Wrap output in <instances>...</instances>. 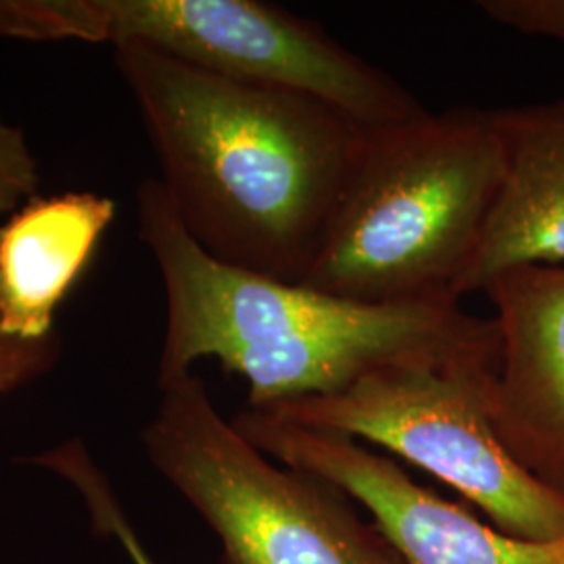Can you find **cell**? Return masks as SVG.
<instances>
[{"label":"cell","instance_id":"obj_8","mask_svg":"<svg viewBox=\"0 0 564 564\" xmlns=\"http://www.w3.org/2000/svg\"><path fill=\"white\" fill-rule=\"evenodd\" d=\"M481 293L500 335L496 433L517 463L564 496V265H514Z\"/></svg>","mask_w":564,"mask_h":564},{"label":"cell","instance_id":"obj_2","mask_svg":"<svg viewBox=\"0 0 564 564\" xmlns=\"http://www.w3.org/2000/svg\"><path fill=\"white\" fill-rule=\"evenodd\" d=\"M139 235L162 274L160 387L214 358L249 384V408L337 395L389 366L500 360L494 318L460 302L362 303L218 262L158 176L137 188Z\"/></svg>","mask_w":564,"mask_h":564},{"label":"cell","instance_id":"obj_7","mask_svg":"<svg viewBox=\"0 0 564 564\" xmlns=\"http://www.w3.org/2000/svg\"><path fill=\"white\" fill-rule=\"evenodd\" d=\"M235 429L276 463L339 487L410 564H564V538L531 542L485 524L410 479L400 464L337 431L312 429L245 408Z\"/></svg>","mask_w":564,"mask_h":564},{"label":"cell","instance_id":"obj_5","mask_svg":"<svg viewBox=\"0 0 564 564\" xmlns=\"http://www.w3.org/2000/svg\"><path fill=\"white\" fill-rule=\"evenodd\" d=\"M160 389L142 447L218 535L223 564H410L339 487L245 440L195 372Z\"/></svg>","mask_w":564,"mask_h":564},{"label":"cell","instance_id":"obj_3","mask_svg":"<svg viewBox=\"0 0 564 564\" xmlns=\"http://www.w3.org/2000/svg\"><path fill=\"white\" fill-rule=\"evenodd\" d=\"M505 178L494 109L372 130L302 284L351 302L456 300Z\"/></svg>","mask_w":564,"mask_h":564},{"label":"cell","instance_id":"obj_11","mask_svg":"<svg viewBox=\"0 0 564 564\" xmlns=\"http://www.w3.org/2000/svg\"><path fill=\"white\" fill-rule=\"evenodd\" d=\"M41 170L20 126L0 113V214H15L39 197Z\"/></svg>","mask_w":564,"mask_h":564},{"label":"cell","instance_id":"obj_12","mask_svg":"<svg viewBox=\"0 0 564 564\" xmlns=\"http://www.w3.org/2000/svg\"><path fill=\"white\" fill-rule=\"evenodd\" d=\"M59 354L57 335L48 339H21L0 328V395L39 381L57 364Z\"/></svg>","mask_w":564,"mask_h":564},{"label":"cell","instance_id":"obj_9","mask_svg":"<svg viewBox=\"0 0 564 564\" xmlns=\"http://www.w3.org/2000/svg\"><path fill=\"white\" fill-rule=\"evenodd\" d=\"M494 113L505 141V184L456 300L481 293L508 268L564 263V102Z\"/></svg>","mask_w":564,"mask_h":564},{"label":"cell","instance_id":"obj_4","mask_svg":"<svg viewBox=\"0 0 564 564\" xmlns=\"http://www.w3.org/2000/svg\"><path fill=\"white\" fill-rule=\"evenodd\" d=\"M0 36L134 42L224 78L323 102L366 130L429 113L323 25L262 0H0Z\"/></svg>","mask_w":564,"mask_h":564},{"label":"cell","instance_id":"obj_13","mask_svg":"<svg viewBox=\"0 0 564 564\" xmlns=\"http://www.w3.org/2000/svg\"><path fill=\"white\" fill-rule=\"evenodd\" d=\"M477 7L514 32L564 42V0H481Z\"/></svg>","mask_w":564,"mask_h":564},{"label":"cell","instance_id":"obj_1","mask_svg":"<svg viewBox=\"0 0 564 564\" xmlns=\"http://www.w3.org/2000/svg\"><path fill=\"white\" fill-rule=\"evenodd\" d=\"M113 61L186 232L218 262L302 282L372 130L134 42Z\"/></svg>","mask_w":564,"mask_h":564},{"label":"cell","instance_id":"obj_10","mask_svg":"<svg viewBox=\"0 0 564 564\" xmlns=\"http://www.w3.org/2000/svg\"><path fill=\"white\" fill-rule=\"evenodd\" d=\"M118 205L99 193L34 197L0 228V328L48 339L55 314L95 258Z\"/></svg>","mask_w":564,"mask_h":564},{"label":"cell","instance_id":"obj_6","mask_svg":"<svg viewBox=\"0 0 564 564\" xmlns=\"http://www.w3.org/2000/svg\"><path fill=\"white\" fill-rule=\"evenodd\" d=\"M494 360L389 366L337 395L265 410L282 421L337 431L454 487L508 535L564 538V496L533 477L506 449L491 421Z\"/></svg>","mask_w":564,"mask_h":564}]
</instances>
